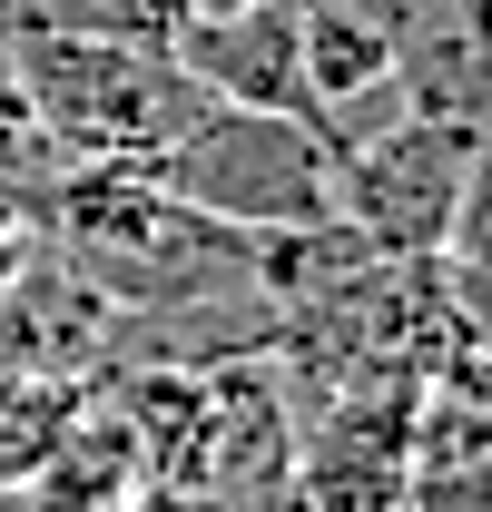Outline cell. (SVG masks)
Masks as SVG:
<instances>
[{
  "mask_svg": "<svg viewBox=\"0 0 492 512\" xmlns=\"http://www.w3.org/2000/svg\"><path fill=\"white\" fill-rule=\"evenodd\" d=\"M10 89L69 158L128 168V178H158V158L207 119L187 69L158 40H128V30H20L10 40Z\"/></svg>",
  "mask_w": 492,
  "mask_h": 512,
  "instance_id": "1",
  "label": "cell"
},
{
  "mask_svg": "<svg viewBox=\"0 0 492 512\" xmlns=\"http://www.w3.org/2000/svg\"><path fill=\"white\" fill-rule=\"evenodd\" d=\"M158 188L237 237H296V227H335V148L315 119L207 109L158 158Z\"/></svg>",
  "mask_w": 492,
  "mask_h": 512,
  "instance_id": "2",
  "label": "cell"
},
{
  "mask_svg": "<svg viewBox=\"0 0 492 512\" xmlns=\"http://www.w3.org/2000/svg\"><path fill=\"white\" fill-rule=\"evenodd\" d=\"M473 197H483V128L384 119L374 138L335 148V227L365 256H443Z\"/></svg>",
  "mask_w": 492,
  "mask_h": 512,
  "instance_id": "3",
  "label": "cell"
},
{
  "mask_svg": "<svg viewBox=\"0 0 492 512\" xmlns=\"http://www.w3.org/2000/svg\"><path fill=\"white\" fill-rule=\"evenodd\" d=\"M414 483V384H345L315 434L286 444V493L306 512H394Z\"/></svg>",
  "mask_w": 492,
  "mask_h": 512,
  "instance_id": "4",
  "label": "cell"
},
{
  "mask_svg": "<svg viewBox=\"0 0 492 512\" xmlns=\"http://www.w3.org/2000/svg\"><path fill=\"white\" fill-rule=\"evenodd\" d=\"M158 50L187 69V89L207 109H266V119H315L306 50H296V0H256L217 20H168Z\"/></svg>",
  "mask_w": 492,
  "mask_h": 512,
  "instance_id": "5",
  "label": "cell"
},
{
  "mask_svg": "<svg viewBox=\"0 0 492 512\" xmlns=\"http://www.w3.org/2000/svg\"><path fill=\"white\" fill-rule=\"evenodd\" d=\"M384 89H394L404 119L483 128V0H404Z\"/></svg>",
  "mask_w": 492,
  "mask_h": 512,
  "instance_id": "6",
  "label": "cell"
},
{
  "mask_svg": "<svg viewBox=\"0 0 492 512\" xmlns=\"http://www.w3.org/2000/svg\"><path fill=\"white\" fill-rule=\"evenodd\" d=\"M79 414V375L50 365H0V493H30Z\"/></svg>",
  "mask_w": 492,
  "mask_h": 512,
  "instance_id": "7",
  "label": "cell"
},
{
  "mask_svg": "<svg viewBox=\"0 0 492 512\" xmlns=\"http://www.w3.org/2000/svg\"><path fill=\"white\" fill-rule=\"evenodd\" d=\"M10 512H148V503H128V493H89V483H30V493H10Z\"/></svg>",
  "mask_w": 492,
  "mask_h": 512,
  "instance_id": "8",
  "label": "cell"
},
{
  "mask_svg": "<svg viewBox=\"0 0 492 512\" xmlns=\"http://www.w3.org/2000/svg\"><path fill=\"white\" fill-rule=\"evenodd\" d=\"M158 20H217V10H256V0H148Z\"/></svg>",
  "mask_w": 492,
  "mask_h": 512,
  "instance_id": "9",
  "label": "cell"
},
{
  "mask_svg": "<svg viewBox=\"0 0 492 512\" xmlns=\"http://www.w3.org/2000/svg\"><path fill=\"white\" fill-rule=\"evenodd\" d=\"M10 276H20V237L0 227V286H10Z\"/></svg>",
  "mask_w": 492,
  "mask_h": 512,
  "instance_id": "10",
  "label": "cell"
},
{
  "mask_svg": "<svg viewBox=\"0 0 492 512\" xmlns=\"http://www.w3.org/2000/svg\"><path fill=\"white\" fill-rule=\"evenodd\" d=\"M0 512H10V493H0Z\"/></svg>",
  "mask_w": 492,
  "mask_h": 512,
  "instance_id": "11",
  "label": "cell"
}]
</instances>
